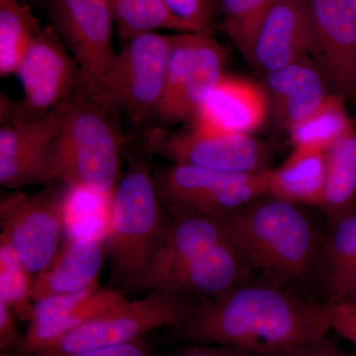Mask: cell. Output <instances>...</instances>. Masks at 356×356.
<instances>
[{
	"label": "cell",
	"instance_id": "7a4b0ae2",
	"mask_svg": "<svg viewBox=\"0 0 356 356\" xmlns=\"http://www.w3.org/2000/svg\"><path fill=\"white\" fill-rule=\"evenodd\" d=\"M114 107L79 90L58 106L50 175L70 191L110 197L121 179V136Z\"/></svg>",
	"mask_w": 356,
	"mask_h": 356
},
{
	"label": "cell",
	"instance_id": "83f0119b",
	"mask_svg": "<svg viewBox=\"0 0 356 356\" xmlns=\"http://www.w3.org/2000/svg\"><path fill=\"white\" fill-rule=\"evenodd\" d=\"M277 0H220L222 26L243 57L262 21Z\"/></svg>",
	"mask_w": 356,
	"mask_h": 356
},
{
	"label": "cell",
	"instance_id": "cb8c5ba5",
	"mask_svg": "<svg viewBox=\"0 0 356 356\" xmlns=\"http://www.w3.org/2000/svg\"><path fill=\"white\" fill-rule=\"evenodd\" d=\"M356 206V120L327 152L324 210L329 225Z\"/></svg>",
	"mask_w": 356,
	"mask_h": 356
},
{
	"label": "cell",
	"instance_id": "30bf717a",
	"mask_svg": "<svg viewBox=\"0 0 356 356\" xmlns=\"http://www.w3.org/2000/svg\"><path fill=\"white\" fill-rule=\"evenodd\" d=\"M15 74L23 99L9 110L13 119L8 122L44 116L81 89L76 60L51 26L42 28Z\"/></svg>",
	"mask_w": 356,
	"mask_h": 356
},
{
	"label": "cell",
	"instance_id": "484cf974",
	"mask_svg": "<svg viewBox=\"0 0 356 356\" xmlns=\"http://www.w3.org/2000/svg\"><path fill=\"white\" fill-rule=\"evenodd\" d=\"M42 28L31 8L19 0H0V76L15 74Z\"/></svg>",
	"mask_w": 356,
	"mask_h": 356
},
{
	"label": "cell",
	"instance_id": "7c38bea8",
	"mask_svg": "<svg viewBox=\"0 0 356 356\" xmlns=\"http://www.w3.org/2000/svg\"><path fill=\"white\" fill-rule=\"evenodd\" d=\"M314 51L308 0H277L262 21L245 58L264 76Z\"/></svg>",
	"mask_w": 356,
	"mask_h": 356
},
{
	"label": "cell",
	"instance_id": "ac0fdd59",
	"mask_svg": "<svg viewBox=\"0 0 356 356\" xmlns=\"http://www.w3.org/2000/svg\"><path fill=\"white\" fill-rule=\"evenodd\" d=\"M104 257V242L99 236H70L48 266L33 277V302L99 287Z\"/></svg>",
	"mask_w": 356,
	"mask_h": 356
},
{
	"label": "cell",
	"instance_id": "f546056e",
	"mask_svg": "<svg viewBox=\"0 0 356 356\" xmlns=\"http://www.w3.org/2000/svg\"><path fill=\"white\" fill-rule=\"evenodd\" d=\"M195 36L196 32L172 34V44L166 67L165 93L158 114V118L166 123H172L184 86L185 74L193 53Z\"/></svg>",
	"mask_w": 356,
	"mask_h": 356
},
{
	"label": "cell",
	"instance_id": "6da1fadb",
	"mask_svg": "<svg viewBox=\"0 0 356 356\" xmlns=\"http://www.w3.org/2000/svg\"><path fill=\"white\" fill-rule=\"evenodd\" d=\"M175 330L189 343L231 346L255 356H300L332 331L327 303L250 280L198 302Z\"/></svg>",
	"mask_w": 356,
	"mask_h": 356
},
{
	"label": "cell",
	"instance_id": "7402d4cb",
	"mask_svg": "<svg viewBox=\"0 0 356 356\" xmlns=\"http://www.w3.org/2000/svg\"><path fill=\"white\" fill-rule=\"evenodd\" d=\"M330 227L321 247L320 266L327 303H337L356 289V206Z\"/></svg>",
	"mask_w": 356,
	"mask_h": 356
},
{
	"label": "cell",
	"instance_id": "603a6c76",
	"mask_svg": "<svg viewBox=\"0 0 356 356\" xmlns=\"http://www.w3.org/2000/svg\"><path fill=\"white\" fill-rule=\"evenodd\" d=\"M127 301L121 293L99 287L60 317L43 324L29 325L16 348L25 355L36 356L65 334Z\"/></svg>",
	"mask_w": 356,
	"mask_h": 356
},
{
	"label": "cell",
	"instance_id": "e0dca14e",
	"mask_svg": "<svg viewBox=\"0 0 356 356\" xmlns=\"http://www.w3.org/2000/svg\"><path fill=\"white\" fill-rule=\"evenodd\" d=\"M254 266L233 238L191 259L156 289L213 298L250 280Z\"/></svg>",
	"mask_w": 356,
	"mask_h": 356
},
{
	"label": "cell",
	"instance_id": "ffe728a7",
	"mask_svg": "<svg viewBox=\"0 0 356 356\" xmlns=\"http://www.w3.org/2000/svg\"><path fill=\"white\" fill-rule=\"evenodd\" d=\"M327 152L294 147L286 161L267 173V195L299 206L322 207Z\"/></svg>",
	"mask_w": 356,
	"mask_h": 356
},
{
	"label": "cell",
	"instance_id": "52a82bcc",
	"mask_svg": "<svg viewBox=\"0 0 356 356\" xmlns=\"http://www.w3.org/2000/svg\"><path fill=\"white\" fill-rule=\"evenodd\" d=\"M198 302L194 296L165 289L127 301L98 316L36 356L64 355L135 341L159 327H177Z\"/></svg>",
	"mask_w": 356,
	"mask_h": 356
},
{
	"label": "cell",
	"instance_id": "5b68a950",
	"mask_svg": "<svg viewBox=\"0 0 356 356\" xmlns=\"http://www.w3.org/2000/svg\"><path fill=\"white\" fill-rule=\"evenodd\" d=\"M269 168L238 173L173 163L153 177L159 198L170 214L193 212L227 222L248 204L267 195Z\"/></svg>",
	"mask_w": 356,
	"mask_h": 356
},
{
	"label": "cell",
	"instance_id": "2e32d148",
	"mask_svg": "<svg viewBox=\"0 0 356 356\" xmlns=\"http://www.w3.org/2000/svg\"><path fill=\"white\" fill-rule=\"evenodd\" d=\"M229 238L231 232L226 222L198 213H173L139 290L156 289L187 262Z\"/></svg>",
	"mask_w": 356,
	"mask_h": 356
},
{
	"label": "cell",
	"instance_id": "d4e9b609",
	"mask_svg": "<svg viewBox=\"0 0 356 356\" xmlns=\"http://www.w3.org/2000/svg\"><path fill=\"white\" fill-rule=\"evenodd\" d=\"M112 15L123 43L140 35L172 30L193 32L173 13L165 0H109Z\"/></svg>",
	"mask_w": 356,
	"mask_h": 356
},
{
	"label": "cell",
	"instance_id": "ab89813d",
	"mask_svg": "<svg viewBox=\"0 0 356 356\" xmlns=\"http://www.w3.org/2000/svg\"><path fill=\"white\" fill-rule=\"evenodd\" d=\"M1 356H9V355H1Z\"/></svg>",
	"mask_w": 356,
	"mask_h": 356
},
{
	"label": "cell",
	"instance_id": "ba28073f",
	"mask_svg": "<svg viewBox=\"0 0 356 356\" xmlns=\"http://www.w3.org/2000/svg\"><path fill=\"white\" fill-rule=\"evenodd\" d=\"M172 35L134 37L117 53L105 81L104 99L135 124L158 118L165 93Z\"/></svg>",
	"mask_w": 356,
	"mask_h": 356
},
{
	"label": "cell",
	"instance_id": "44dd1931",
	"mask_svg": "<svg viewBox=\"0 0 356 356\" xmlns=\"http://www.w3.org/2000/svg\"><path fill=\"white\" fill-rule=\"evenodd\" d=\"M226 51L211 30L196 32L195 44L172 123L191 122L201 103L226 76Z\"/></svg>",
	"mask_w": 356,
	"mask_h": 356
},
{
	"label": "cell",
	"instance_id": "5bb4252c",
	"mask_svg": "<svg viewBox=\"0 0 356 356\" xmlns=\"http://www.w3.org/2000/svg\"><path fill=\"white\" fill-rule=\"evenodd\" d=\"M315 51L325 76L344 95L356 76V0H308Z\"/></svg>",
	"mask_w": 356,
	"mask_h": 356
},
{
	"label": "cell",
	"instance_id": "74e56055",
	"mask_svg": "<svg viewBox=\"0 0 356 356\" xmlns=\"http://www.w3.org/2000/svg\"><path fill=\"white\" fill-rule=\"evenodd\" d=\"M344 301L350 302V303L355 304V305H356V289L355 290V291L351 293L350 296H348V298L344 300ZM341 302H343V301H341Z\"/></svg>",
	"mask_w": 356,
	"mask_h": 356
},
{
	"label": "cell",
	"instance_id": "8d00e7d4",
	"mask_svg": "<svg viewBox=\"0 0 356 356\" xmlns=\"http://www.w3.org/2000/svg\"><path fill=\"white\" fill-rule=\"evenodd\" d=\"M300 356H353L350 353H346L336 344L331 343L325 337L320 343L315 344L310 350H307L305 353Z\"/></svg>",
	"mask_w": 356,
	"mask_h": 356
},
{
	"label": "cell",
	"instance_id": "277c9868",
	"mask_svg": "<svg viewBox=\"0 0 356 356\" xmlns=\"http://www.w3.org/2000/svg\"><path fill=\"white\" fill-rule=\"evenodd\" d=\"M109 228L105 238L111 283L139 290L149 262L170 218L154 177L140 159L129 161L127 172L110 196Z\"/></svg>",
	"mask_w": 356,
	"mask_h": 356
},
{
	"label": "cell",
	"instance_id": "4fadbf2b",
	"mask_svg": "<svg viewBox=\"0 0 356 356\" xmlns=\"http://www.w3.org/2000/svg\"><path fill=\"white\" fill-rule=\"evenodd\" d=\"M58 107L31 120L4 123L0 129V184L9 189L51 181L50 156Z\"/></svg>",
	"mask_w": 356,
	"mask_h": 356
},
{
	"label": "cell",
	"instance_id": "8992f818",
	"mask_svg": "<svg viewBox=\"0 0 356 356\" xmlns=\"http://www.w3.org/2000/svg\"><path fill=\"white\" fill-rule=\"evenodd\" d=\"M51 26L76 60L81 90L100 102L113 64L115 23L109 0H44Z\"/></svg>",
	"mask_w": 356,
	"mask_h": 356
},
{
	"label": "cell",
	"instance_id": "4dcf8cb0",
	"mask_svg": "<svg viewBox=\"0 0 356 356\" xmlns=\"http://www.w3.org/2000/svg\"><path fill=\"white\" fill-rule=\"evenodd\" d=\"M193 32L212 29L215 17L219 13L220 0H165Z\"/></svg>",
	"mask_w": 356,
	"mask_h": 356
},
{
	"label": "cell",
	"instance_id": "3957f363",
	"mask_svg": "<svg viewBox=\"0 0 356 356\" xmlns=\"http://www.w3.org/2000/svg\"><path fill=\"white\" fill-rule=\"evenodd\" d=\"M226 222L236 245L269 282H301L320 266L322 243L301 206L266 195Z\"/></svg>",
	"mask_w": 356,
	"mask_h": 356
},
{
	"label": "cell",
	"instance_id": "9a60e30c",
	"mask_svg": "<svg viewBox=\"0 0 356 356\" xmlns=\"http://www.w3.org/2000/svg\"><path fill=\"white\" fill-rule=\"evenodd\" d=\"M269 108L262 86L226 74L201 103L191 129L205 135H250L264 123Z\"/></svg>",
	"mask_w": 356,
	"mask_h": 356
},
{
	"label": "cell",
	"instance_id": "9c48e42d",
	"mask_svg": "<svg viewBox=\"0 0 356 356\" xmlns=\"http://www.w3.org/2000/svg\"><path fill=\"white\" fill-rule=\"evenodd\" d=\"M70 189L15 193L0 203V238L6 241L33 277L48 266L60 248Z\"/></svg>",
	"mask_w": 356,
	"mask_h": 356
},
{
	"label": "cell",
	"instance_id": "e575fe53",
	"mask_svg": "<svg viewBox=\"0 0 356 356\" xmlns=\"http://www.w3.org/2000/svg\"><path fill=\"white\" fill-rule=\"evenodd\" d=\"M165 356H255L231 346L194 344L170 351Z\"/></svg>",
	"mask_w": 356,
	"mask_h": 356
},
{
	"label": "cell",
	"instance_id": "1f68e13d",
	"mask_svg": "<svg viewBox=\"0 0 356 356\" xmlns=\"http://www.w3.org/2000/svg\"><path fill=\"white\" fill-rule=\"evenodd\" d=\"M99 288V287H98ZM96 288V289H98ZM96 289L72 293V294L53 295L40 299L33 303V310L30 325H39L60 317L65 312L77 305L79 302L95 291Z\"/></svg>",
	"mask_w": 356,
	"mask_h": 356
},
{
	"label": "cell",
	"instance_id": "f35d334b",
	"mask_svg": "<svg viewBox=\"0 0 356 356\" xmlns=\"http://www.w3.org/2000/svg\"><path fill=\"white\" fill-rule=\"evenodd\" d=\"M353 95H356V76H355V91H353Z\"/></svg>",
	"mask_w": 356,
	"mask_h": 356
},
{
	"label": "cell",
	"instance_id": "d590c367",
	"mask_svg": "<svg viewBox=\"0 0 356 356\" xmlns=\"http://www.w3.org/2000/svg\"><path fill=\"white\" fill-rule=\"evenodd\" d=\"M10 305L0 299V348L7 350L10 346H17L21 337L16 327L15 318Z\"/></svg>",
	"mask_w": 356,
	"mask_h": 356
},
{
	"label": "cell",
	"instance_id": "f1b7e54d",
	"mask_svg": "<svg viewBox=\"0 0 356 356\" xmlns=\"http://www.w3.org/2000/svg\"><path fill=\"white\" fill-rule=\"evenodd\" d=\"M33 276L13 248L0 238V299L10 305L22 321L31 318Z\"/></svg>",
	"mask_w": 356,
	"mask_h": 356
},
{
	"label": "cell",
	"instance_id": "d6986e66",
	"mask_svg": "<svg viewBox=\"0 0 356 356\" xmlns=\"http://www.w3.org/2000/svg\"><path fill=\"white\" fill-rule=\"evenodd\" d=\"M320 65L304 57L262 76L269 107L282 127L291 130L325 102L330 95Z\"/></svg>",
	"mask_w": 356,
	"mask_h": 356
},
{
	"label": "cell",
	"instance_id": "836d02e7",
	"mask_svg": "<svg viewBox=\"0 0 356 356\" xmlns=\"http://www.w3.org/2000/svg\"><path fill=\"white\" fill-rule=\"evenodd\" d=\"M44 356H154L153 350L146 343L144 337L90 350L76 351V353H64V355H48Z\"/></svg>",
	"mask_w": 356,
	"mask_h": 356
},
{
	"label": "cell",
	"instance_id": "d6a6232c",
	"mask_svg": "<svg viewBox=\"0 0 356 356\" xmlns=\"http://www.w3.org/2000/svg\"><path fill=\"white\" fill-rule=\"evenodd\" d=\"M330 325L337 332L356 346V305L350 302L327 303Z\"/></svg>",
	"mask_w": 356,
	"mask_h": 356
},
{
	"label": "cell",
	"instance_id": "4316f807",
	"mask_svg": "<svg viewBox=\"0 0 356 356\" xmlns=\"http://www.w3.org/2000/svg\"><path fill=\"white\" fill-rule=\"evenodd\" d=\"M351 122L343 97L330 95L317 111L289 131L290 140L294 147L327 152L350 128Z\"/></svg>",
	"mask_w": 356,
	"mask_h": 356
},
{
	"label": "cell",
	"instance_id": "8fae6325",
	"mask_svg": "<svg viewBox=\"0 0 356 356\" xmlns=\"http://www.w3.org/2000/svg\"><path fill=\"white\" fill-rule=\"evenodd\" d=\"M149 151L173 163L220 172L255 173L268 170L273 149L252 135H205L191 130L177 134L154 131Z\"/></svg>",
	"mask_w": 356,
	"mask_h": 356
}]
</instances>
